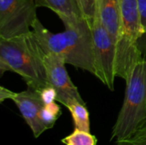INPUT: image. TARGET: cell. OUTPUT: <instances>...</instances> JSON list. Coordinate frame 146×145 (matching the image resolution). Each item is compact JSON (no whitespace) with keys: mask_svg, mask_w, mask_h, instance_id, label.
Wrapping results in <instances>:
<instances>
[{"mask_svg":"<svg viewBox=\"0 0 146 145\" xmlns=\"http://www.w3.org/2000/svg\"><path fill=\"white\" fill-rule=\"evenodd\" d=\"M62 143L65 145H97L98 140L90 132L74 128L70 135L62 139Z\"/></svg>","mask_w":146,"mask_h":145,"instance_id":"cell-12","label":"cell"},{"mask_svg":"<svg viewBox=\"0 0 146 145\" xmlns=\"http://www.w3.org/2000/svg\"><path fill=\"white\" fill-rule=\"evenodd\" d=\"M37 7H45L55 12L63 24L84 20L74 0H34Z\"/></svg>","mask_w":146,"mask_h":145,"instance_id":"cell-10","label":"cell"},{"mask_svg":"<svg viewBox=\"0 0 146 145\" xmlns=\"http://www.w3.org/2000/svg\"><path fill=\"white\" fill-rule=\"evenodd\" d=\"M126 82L125 98L112 130L111 140L128 138L146 121V59L135 64Z\"/></svg>","mask_w":146,"mask_h":145,"instance_id":"cell-3","label":"cell"},{"mask_svg":"<svg viewBox=\"0 0 146 145\" xmlns=\"http://www.w3.org/2000/svg\"><path fill=\"white\" fill-rule=\"evenodd\" d=\"M19 74L28 88L40 91L50 85L43 62L42 47L33 31L10 38H0V72Z\"/></svg>","mask_w":146,"mask_h":145,"instance_id":"cell-2","label":"cell"},{"mask_svg":"<svg viewBox=\"0 0 146 145\" xmlns=\"http://www.w3.org/2000/svg\"><path fill=\"white\" fill-rule=\"evenodd\" d=\"M94 54V75L110 91H114L116 44L104 26L97 5L94 21L90 26Z\"/></svg>","mask_w":146,"mask_h":145,"instance_id":"cell-5","label":"cell"},{"mask_svg":"<svg viewBox=\"0 0 146 145\" xmlns=\"http://www.w3.org/2000/svg\"><path fill=\"white\" fill-rule=\"evenodd\" d=\"M62 110L56 102L45 104L40 111V120L46 129H50L54 126L57 119L61 116Z\"/></svg>","mask_w":146,"mask_h":145,"instance_id":"cell-13","label":"cell"},{"mask_svg":"<svg viewBox=\"0 0 146 145\" xmlns=\"http://www.w3.org/2000/svg\"><path fill=\"white\" fill-rule=\"evenodd\" d=\"M65 31L53 33L37 18L32 28L41 47L75 68L95 73L92 36L86 20L64 24Z\"/></svg>","mask_w":146,"mask_h":145,"instance_id":"cell-1","label":"cell"},{"mask_svg":"<svg viewBox=\"0 0 146 145\" xmlns=\"http://www.w3.org/2000/svg\"><path fill=\"white\" fill-rule=\"evenodd\" d=\"M142 36L137 0H121V23L115 47L116 77L127 80L135 64L143 59L139 44Z\"/></svg>","mask_w":146,"mask_h":145,"instance_id":"cell-4","label":"cell"},{"mask_svg":"<svg viewBox=\"0 0 146 145\" xmlns=\"http://www.w3.org/2000/svg\"><path fill=\"white\" fill-rule=\"evenodd\" d=\"M39 92L40 97L44 104H49L51 103H54L56 101L57 98V93L56 91L50 85H48L44 88H43Z\"/></svg>","mask_w":146,"mask_h":145,"instance_id":"cell-16","label":"cell"},{"mask_svg":"<svg viewBox=\"0 0 146 145\" xmlns=\"http://www.w3.org/2000/svg\"><path fill=\"white\" fill-rule=\"evenodd\" d=\"M12 100L19 109L26 123L31 128L34 138H38L47 129L40 120V111L44 107L39 92L28 88L21 92H14L3 86L0 88V102Z\"/></svg>","mask_w":146,"mask_h":145,"instance_id":"cell-8","label":"cell"},{"mask_svg":"<svg viewBox=\"0 0 146 145\" xmlns=\"http://www.w3.org/2000/svg\"><path fill=\"white\" fill-rule=\"evenodd\" d=\"M42 56L48 83L57 93L56 102L62 103L66 108L74 103L86 104L78 88L72 82L67 72L64 59L43 48Z\"/></svg>","mask_w":146,"mask_h":145,"instance_id":"cell-7","label":"cell"},{"mask_svg":"<svg viewBox=\"0 0 146 145\" xmlns=\"http://www.w3.org/2000/svg\"><path fill=\"white\" fill-rule=\"evenodd\" d=\"M67 109L71 113L74 128L90 132L89 112L86 107V104H82L80 103H74L69 104Z\"/></svg>","mask_w":146,"mask_h":145,"instance_id":"cell-11","label":"cell"},{"mask_svg":"<svg viewBox=\"0 0 146 145\" xmlns=\"http://www.w3.org/2000/svg\"><path fill=\"white\" fill-rule=\"evenodd\" d=\"M143 35H146V0H137Z\"/></svg>","mask_w":146,"mask_h":145,"instance_id":"cell-17","label":"cell"},{"mask_svg":"<svg viewBox=\"0 0 146 145\" xmlns=\"http://www.w3.org/2000/svg\"><path fill=\"white\" fill-rule=\"evenodd\" d=\"M84 20L91 26L94 21L97 12V0H74Z\"/></svg>","mask_w":146,"mask_h":145,"instance_id":"cell-14","label":"cell"},{"mask_svg":"<svg viewBox=\"0 0 146 145\" xmlns=\"http://www.w3.org/2000/svg\"><path fill=\"white\" fill-rule=\"evenodd\" d=\"M115 145H146V121L131 136L116 141Z\"/></svg>","mask_w":146,"mask_h":145,"instance_id":"cell-15","label":"cell"},{"mask_svg":"<svg viewBox=\"0 0 146 145\" xmlns=\"http://www.w3.org/2000/svg\"><path fill=\"white\" fill-rule=\"evenodd\" d=\"M101 21L116 44L120 23L121 0H97Z\"/></svg>","mask_w":146,"mask_h":145,"instance_id":"cell-9","label":"cell"},{"mask_svg":"<svg viewBox=\"0 0 146 145\" xmlns=\"http://www.w3.org/2000/svg\"><path fill=\"white\" fill-rule=\"evenodd\" d=\"M37 8L34 0H0V38L29 33L37 19Z\"/></svg>","mask_w":146,"mask_h":145,"instance_id":"cell-6","label":"cell"}]
</instances>
